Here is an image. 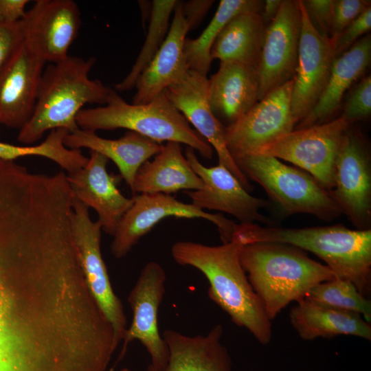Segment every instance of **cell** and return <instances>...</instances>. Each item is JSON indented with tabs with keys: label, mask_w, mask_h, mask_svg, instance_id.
<instances>
[{
	"label": "cell",
	"mask_w": 371,
	"mask_h": 371,
	"mask_svg": "<svg viewBox=\"0 0 371 371\" xmlns=\"http://www.w3.org/2000/svg\"><path fill=\"white\" fill-rule=\"evenodd\" d=\"M81 302L64 267L0 212V371H76Z\"/></svg>",
	"instance_id": "obj_1"
},
{
	"label": "cell",
	"mask_w": 371,
	"mask_h": 371,
	"mask_svg": "<svg viewBox=\"0 0 371 371\" xmlns=\"http://www.w3.org/2000/svg\"><path fill=\"white\" fill-rule=\"evenodd\" d=\"M241 245L234 237L216 246L181 240L173 244L171 254L177 264L200 271L209 282L207 294L211 300L234 324L245 328L259 343L267 345L272 337L271 320L241 265Z\"/></svg>",
	"instance_id": "obj_2"
},
{
	"label": "cell",
	"mask_w": 371,
	"mask_h": 371,
	"mask_svg": "<svg viewBox=\"0 0 371 371\" xmlns=\"http://www.w3.org/2000/svg\"><path fill=\"white\" fill-rule=\"evenodd\" d=\"M233 237L242 245L279 243L311 252L337 278L350 282L363 296L370 295L371 229H351L342 225L289 228L239 223Z\"/></svg>",
	"instance_id": "obj_3"
},
{
	"label": "cell",
	"mask_w": 371,
	"mask_h": 371,
	"mask_svg": "<svg viewBox=\"0 0 371 371\" xmlns=\"http://www.w3.org/2000/svg\"><path fill=\"white\" fill-rule=\"evenodd\" d=\"M240 260L271 321L291 302L304 298L316 284L336 278L328 266L284 243L242 245Z\"/></svg>",
	"instance_id": "obj_4"
},
{
	"label": "cell",
	"mask_w": 371,
	"mask_h": 371,
	"mask_svg": "<svg viewBox=\"0 0 371 371\" xmlns=\"http://www.w3.org/2000/svg\"><path fill=\"white\" fill-rule=\"evenodd\" d=\"M96 58L68 56L43 70L36 105L32 117L23 126L18 140L31 144L47 131L64 128L69 133L78 129L76 117L87 104L105 105L111 88L89 74Z\"/></svg>",
	"instance_id": "obj_5"
},
{
	"label": "cell",
	"mask_w": 371,
	"mask_h": 371,
	"mask_svg": "<svg viewBox=\"0 0 371 371\" xmlns=\"http://www.w3.org/2000/svg\"><path fill=\"white\" fill-rule=\"evenodd\" d=\"M79 128L96 131L125 128L153 141L176 142L211 159L214 150L190 126L168 99L166 90L144 104H128L111 89L105 105L82 109L77 115Z\"/></svg>",
	"instance_id": "obj_6"
},
{
	"label": "cell",
	"mask_w": 371,
	"mask_h": 371,
	"mask_svg": "<svg viewBox=\"0 0 371 371\" xmlns=\"http://www.w3.org/2000/svg\"><path fill=\"white\" fill-rule=\"evenodd\" d=\"M243 174L260 184L289 214H307L330 221L342 212L331 192L306 172L260 154L233 157Z\"/></svg>",
	"instance_id": "obj_7"
},
{
	"label": "cell",
	"mask_w": 371,
	"mask_h": 371,
	"mask_svg": "<svg viewBox=\"0 0 371 371\" xmlns=\"http://www.w3.org/2000/svg\"><path fill=\"white\" fill-rule=\"evenodd\" d=\"M352 124L340 116L327 123L293 130L253 154L292 163L331 191L337 155Z\"/></svg>",
	"instance_id": "obj_8"
},
{
	"label": "cell",
	"mask_w": 371,
	"mask_h": 371,
	"mask_svg": "<svg viewBox=\"0 0 371 371\" xmlns=\"http://www.w3.org/2000/svg\"><path fill=\"white\" fill-rule=\"evenodd\" d=\"M170 216L210 221L217 227L223 243L232 240L236 225L221 214L207 212L170 194H140L133 196L132 205L119 223L111 244V254L117 259L125 257L157 223Z\"/></svg>",
	"instance_id": "obj_9"
},
{
	"label": "cell",
	"mask_w": 371,
	"mask_h": 371,
	"mask_svg": "<svg viewBox=\"0 0 371 371\" xmlns=\"http://www.w3.org/2000/svg\"><path fill=\"white\" fill-rule=\"evenodd\" d=\"M73 237L84 276L99 308L111 324L117 347L127 329V318L120 299L111 286L100 249V223L93 221L89 207L76 199L71 215Z\"/></svg>",
	"instance_id": "obj_10"
},
{
	"label": "cell",
	"mask_w": 371,
	"mask_h": 371,
	"mask_svg": "<svg viewBox=\"0 0 371 371\" xmlns=\"http://www.w3.org/2000/svg\"><path fill=\"white\" fill-rule=\"evenodd\" d=\"M293 84L294 78L272 90L224 127L225 144L232 158L255 153L293 130L297 123L291 110Z\"/></svg>",
	"instance_id": "obj_11"
},
{
	"label": "cell",
	"mask_w": 371,
	"mask_h": 371,
	"mask_svg": "<svg viewBox=\"0 0 371 371\" xmlns=\"http://www.w3.org/2000/svg\"><path fill=\"white\" fill-rule=\"evenodd\" d=\"M166 281L165 271L158 262H148L142 269L128 296L133 319L122 340L117 361L124 357L128 344L138 340L150 356V367L157 371L166 367L168 349L158 327V312L166 292Z\"/></svg>",
	"instance_id": "obj_12"
},
{
	"label": "cell",
	"mask_w": 371,
	"mask_h": 371,
	"mask_svg": "<svg viewBox=\"0 0 371 371\" xmlns=\"http://www.w3.org/2000/svg\"><path fill=\"white\" fill-rule=\"evenodd\" d=\"M301 23L299 0H282L278 14L264 32L257 66L258 100L294 77Z\"/></svg>",
	"instance_id": "obj_13"
},
{
	"label": "cell",
	"mask_w": 371,
	"mask_h": 371,
	"mask_svg": "<svg viewBox=\"0 0 371 371\" xmlns=\"http://www.w3.org/2000/svg\"><path fill=\"white\" fill-rule=\"evenodd\" d=\"M24 43L45 63L68 56L81 26L80 12L72 0H37L21 20Z\"/></svg>",
	"instance_id": "obj_14"
},
{
	"label": "cell",
	"mask_w": 371,
	"mask_h": 371,
	"mask_svg": "<svg viewBox=\"0 0 371 371\" xmlns=\"http://www.w3.org/2000/svg\"><path fill=\"white\" fill-rule=\"evenodd\" d=\"M333 198L357 229H370L371 164L363 138L350 127L335 164Z\"/></svg>",
	"instance_id": "obj_15"
},
{
	"label": "cell",
	"mask_w": 371,
	"mask_h": 371,
	"mask_svg": "<svg viewBox=\"0 0 371 371\" xmlns=\"http://www.w3.org/2000/svg\"><path fill=\"white\" fill-rule=\"evenodd\" d=\"M301 32L298 61L294 76L291 110L296 121H302L315 107L328 82L336 55L328 38L313 25L302 0Z\"/></svg>",
	"instance_id": "obj_16"
},
{
	"label": "cell",
	"mask_w": 371,
	"mask_h": 371,
	"mask_svg": "<svg viewBox=\"0 0 371 371\" xmlns=\"http://www.w3.org/2000/svg\"><path fill=\"white\" fill-rule=\"evenodd\" d=\"M185 157L203 183V188L200 190L184 191L193 205L203 210L225 212L234 216L240 223L267 221L260 210L269 203L251 195L226 167L220 164L205 166L197 158L195 150L189 146L186 147Z\"/></svg>",
	"instance_id": "obj_17"
},
{
	"label": "cell",
	"mask_w": 371,
	"mask_h": 371,
	"mask_svg": "<svg viewBox=\"0 0 371 371\" xmlns=\"http://www.w3.org/2000/svg\"><path fill=\"white\" fill-rule=\"evenodd\" d=\"M166 91L174 106L215 150L218 164L226 167L245 189L251 192L253 187L229 153L225 141L224 127L210 107L207 76L189 70L183 78Z\"/></svg>",
	"instance_id": "obj_18"
},
{
	"label": "cell",
	"mask_w": 371,
	"mask_h": 371,
	"mask_svg": "<svg viewBox=\"0 0 371 371\" xmlns=\"http://www.w3.org/2000/svg\"><path fill=\"white\" fill-rule=\"evenodd\" d=\"M109 159L90 150L87 163L76 172L67 174V181L75 199L98 215V221L106 234L113 236L124 214L133 203L117 188L118 178L108 172Z\"/></svg>",
	"instance_id": "obj_19"
},
{
	"label": "cell",
	"mask_w": 371,
	"mask_h": 371,
	"mask_svg": "<svg viewBox=\"0 0 371 371\" xmlns=\"http://www.w3.org/2000/svg\"><path fill=\"white\" fill-rule=\"evenodd\" d=\"M45 64L23 42L0 74V124L20 130L30 120Z\"/></svg>",
	"instance_id": "obj_20"
},
{
	"label": "cell",
	"mask_w": 371,
	"mask_h": 371,
	"mask_svg": "<svg viewBox=\"0 0 371 371\" xmlns=\"http://www.w3.org/2000/svg\"><path fill=\"white\" fill-rule=\"evenodd\" d=\"M181 3L177 1L164 43L137 80L135 85L137 91L133 104L148 103L170 86L180 81L190 70L184 54L188 27L182 14Z\"/></svg>",
	"instance_id": "obj_21"
},
{
	"label": "cell",
	"mask_w": 371,
	"mask_h": 371,
	"mask_svg": "<svg viewBox=\"0 0 371 371\" xmlns=\"http://www.w3.org/2000/svg\"><path fill=\"white\" fill-rule=\"evenodd\" d=\"M257 66L220 62L218 71L208 79L210 105L217 119L221 117L231 124L258 101Z\"/></svg>",
	"instance_id": "obj_22"
},
{
	"label": "cell",
	"mask_w": 371,
	"mask_h": 371,
	"mask_svg": "<svg viewBox=\"0 0 371 371\" xmlns=\"http://www.w3.org/2000/svg\"><path fill=\"white\" fill-rule=\"evenodd\" d=\"M223 326H214L206 335L189 336L172 329L162 335L168 349L163 371H232V361L221 341ZM147 371H157L150 367Z\"/></svg>",
	"instance_id": "obj_23"
},
{
	"label": "cell",
	"mask_w": 371,
	"mask_h": 371,
	"mask_svg": "<svg viewBox=\"0 0 371 371\" xmlns=\"http://www.w3.org/2000/svg\"><path fill=\"white\" fill-rule=\"evenodd\" d=\"M64 144L70 149L89 148L113 161L132 192L140 166L159 153L163 146L131 131L119 139H110L98 136L95 131L80 128L69 133L64 139Z\"/></svg>",
	"instance_id": "obj_24"
},
{
	"label": "cell",
	"mask_w": 371,
	"mask_h": 371,
	"mask_svg": "<svg viewBox=\"0 0 371 371\" xmlns=\"http://www.w3.org/2000/svg\"><path fill=\"white\" fill-rule=\"evenodd\" d=\"M203 188V181L190 167L181 144L168 142L153 161L148 160L140 166L133 192L170 194Z\"/></svg>",
	"instance_id": "obj_25"
},
{
	"label": "cell",
	"mask_w": 371,
	"mask_h": 371,
	"mask_svg": "<svg viewBox=\"0 0 371 371\" xmlns=\"http://www.w3.org/2000/svg\"><path fill=\"white\" fill-rule=\"evenodd\" d=\"M293 328L301 339L313 340L351 335L371 340V326L355 313L333 309L306 298L297 302L289 313Z\"/></svg>",
	"instance_id": "obj_26"
},
{
	"label": "cell",
	"mask_w": 371,
	"mask_h": 371,
	"mask_svg": "<svg viewBox=\"0 0 371 371\" xmlns=\"http://www.w3.org/2000/svg\"><path fill=\"white\" fill-rule=\"evenodd\" d=\"M371 60V36L366 34L333 63L327 85L311 112L297 129L322 124L339 108L346 90L366 71Z\"/></svg>",
	"instance_id": "obj_27"
},
{
	"label": "cell",
	"mask_w": 371,
	"mask_h": 371,
	"mask_svg": "<svg viewBox=\"0 0 371 371\" xmlns=\"http://www.w3.org/2000/svg\"><path fill=\"white\" fill-rule=\"evenodd\" d=\"M265 30L260 13L237 14L217 36L211 49V58L258 65Z\"/></svg>",
	"instance_id": "obj_28"
},
{
	"label": "cell",
	"mask_w": 371,
	"mask_h": 371,
	"mask_svg": "<svg viewBox=\"0 0 371 371\" xmlns=\"http://www.w3.org/2000/svg\"><path fill=\"white\" fill-rule=\"evenodd\" d=\"M263 1L258 0H221L213 18L199 36L185 40L184 54L189 69L207 76L212 61V47L225 25L240 13H260Z\"/></svg>",
	"instance_id": "obj_29"
},
{
	"label": "cell",
	"mask_w": 371,
	"mask_h": 371,
	"mask_svg": "<svg viewBox=\"0 0 371 371\" xmlns=\"http://www.w3.org/2000/svg\"><path fill=\"white\" fill-rule=\"evenodd\" d=\"M69 132L58 128L49 132L46 139L35 146H18L0 142V160L12 161L26 156L47 158L60 166L67 174L76 172L87 163L80 149H70L64 144V139Z\"/></svg>",
	"instance_id": "obj_30"
},
{
	"label": "cell",
	"mask_w": 371,
	"mask_h": 371,
	"mask_svg": "<svg viewBox=\"0 0 371 371\" xmlns=\"http://www.w3.org/2000/svg\"><path fill=\"white\" fill-rule=\"evenodd\" d=\"M177 3L176 0L152 1L150 23L145 41L130 72L115 85V90L125 91L135 87L138 77L155 56L166 37L170 16Z\"/></svg>",
	"instance_id": "obj_31"
},
{
	"label": "cell",
	"mask_w": 371,
	"mask_h": 371,
	"mask_svg": "<svg viewBox=\"0 0 371 371\" xmlns=\"http://www.w3.org/2000/svg\"><path fill=\"white\" fill-rule=\"evenodd\" d=\"M304 298L333 309L358 313L367 322H371L370 300L363 296L349 281L336 278L319 283Z\"/></svg>",
	"instance_id": "obj_32"
},
{
	"label": "cell",
	"mask_w": 371,
	"mask_h": 371,
	"mask_svg": "<svg viewBox=\"0 0 371 371\" xmlns=\"http://www.w3.org/2000/svg\"><path fill=\"white\" fill-rule=\"evenodd\" d=\"M368 0H334L330 41H336L343 30L354 20L370 8Z\"/></svg>",
	"instance_id": "obj_33"
},
{
	"label": "cell",
	"mask_w": 371,
	"mask_h": 371,
	"mask_svg": "<svg viewBox=\"0 0 371 371\" xmlns=\"http://www.w3.org/2000/svg\"><path fill=\"white\" fill-rule=\"evenodd\" d=\"M371 112V76L363 78L347 99L343 113L345 120L353 123L367 117Z\"/></svg>",
	"instance_id": "obj_34"
},
{
	"label": "cell",
	"mask_w": 371,
	"mask_h": 371,
	"mask_svg": "<svg viewBox=\"0 0 371 371\" xmlns=\"http://www.w3.org/2000/svg\"><path fill=\"white\" fill-rule=\"evenodd\" d=\"M24 42L20 21L0 23V74L12 60Z\"/></svg>",
	"instance_id": "obj_35"
},
{
	"label": "cell",
	"mask_w": 371,
	"mask_h": 371,
	"mask_svg": "<svg viewBox=\"0 0 371 371\" xmlns=\"http://www.w3.org/2000/svg\"><path fill=\"white\" fill-rule=\"evenodd\" d=\"M371 29V7L348 25L333 43L336 58L350 49Z\"/></svg>",
	"instance_id": "obj_36"
},
{
	"label": "cell",
	"mask_w": 371,
	"mask_h": 371,
	"mask_svg": "<svg viewBox=\"0 0 371 371\" xmlns=\"http://www.w3.org/2000/svg\"><path fill=\"white\" fill-rule=\"evenodd\" d=\"M334 0L302 1L305 10L315 28L330 39Z\"/></svg>",
	"instance_id": "obj_37"
},
{
	"label": "cell",
	"mask_w": 371,
	"mask_h": 371,
	"mask_svg": "<svg viewBox=\"0 0 371 371\" xmlns=\"http://www.w3.org/2000/svg\"><path fill=\"white\" fill-rule=\"evenodd\" d=\"M213 3L214 1L212 0H192L181 3L182 14L188 31L199 25Z\"/></svg>",
	"instance_id": "obj_38"
},
{
	"label": "cell",
	"mask_w": 371,
	"mask_h": 371,
	"mask_svg": "<svg viewBox=\"0 0 371 371\" xmlns=\"http://www.w3.org/2000/svg\"><path fill=\"white\" fill-rule=\"evenodd\" d=\"M28 0H0V23L13 24L24 17Z\"/></svg>",
	"instance_id": "obj_39"
},
{
	"label": "cell",
	"mask_w": 371,
	"mask_h": 371,
	"mask_svg": "<svg viewBox=\"0 0 371 371\" xmlns=\"http://www.w3.org/2000/svg\"><path fill=\"white\" fill-rule=\"evenodd\" d=\"M282 0H266L263 1V12L260 14L262 19L265 22L270 23L278 14Z\"/></svg>",
	"instance_id": "obj_40"
},
{
	"label": "cell",
	"mask_w": 371,
	"mask_h": 371,
	"mask_svg": "<svg viewBox=\"0 0 371 371\" xmlns=\"http://www.w3.org/2000/svg\"><path fill=\"white\" fill-rule=\"evenodd\" d=\"M120 371H132V370L128 368H122Z\"/></svg>",
	"instance_id": "obj_41"
}]
</instances>
